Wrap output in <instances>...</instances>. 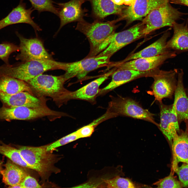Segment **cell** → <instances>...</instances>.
Instances as JSON below:
<instances>
[{
    "instance_id": "obj_7",
    "label": "cell",
    "mask_w": 188,
    "mask_h": 188,
    "mask_svg": "<svg viewBox=\"0 0 188 188\" xmlns=\"http://www.w3.org/2000/svg\"><path fill=\"white\" fill-rule=\"evenodd\" d=\"M110 57L105 56H95L85 57L79 61L68 62L63 75L67 80L77 77L80 80L84 78L90 72L100 68L105 67H113L114 62L110 60Z\"/></svg>"
},
{
    "instance_id": "obj_23",
    "label": "cell",
    "mask_w": 188,
    "mask_h": 188,
    "mask_svg": "<svg viewBox=\"0 0 188 188\" xmlns=\"http://www.w3.org/2000/svg\"><path fill=\"white\" fill-rule=\"evenodd\" d=\"M172 38L167 42V47L175 52L188 51V26L187 22L179 24L174 23Z\"/></svg>"
},
{
    "instance_id": "obj_16",
    "label": "cell",
    "mask_w": 188,
    "mask_h": 188,
    "mask_svg": "<svg viewBox=\"0 0 188 188\" xmlns=\"http://www.w3.org/2000/svg\"><path fill=\"white\" fill-rule=\"evenodd\" d=\"M160 122L158 127L170 141L180 132L179 123L175 109L173 104L167 105L160 102Z\"/></svg>"
},
{
    "instance_id": "obj_19",
    "label": "cell",
    "mask_w": 188,
    "mask_h": 188,
    "mask_svg": "<svg viewBox=\"0 0 188 188\" xmlns=\"http://www.w3.org/2000/svg\"><path fill=\"white\" fill-rule=\"evenodd\" d=\"M0 100L3 105L10 107L25 106L37 108L46 106L42 99L26 91L12 95L0 92Z\"/></svg>"
},
{
    "instance_id": "obj_34",
    "label": "cell",
    "mask_w": 188,
    "mask_h": 188,
    "mask_svg": "<svg viewBox=\"0 0 188 188\" xmlns=\"http://www.w3.org/2000/svg\"><path fill=\"white\" fill-rule=\"evenodd\" d=\"M20 184L22 188L42 187L34 178L28 174L25 177Z\"/></svg>"
},
{
    "instance_id": "obj_33",
    "label": "cell",
    "mask_w": 188,
    "mask_h": 188,
    "mask_svg": "<svg viewBox=\"0 0 188 188\" xmlns=\"http://www.w3.org/2000/svg\"><path fill=\"white\" fill-rule=\"evenodd\" d=\"M172 170L178 175L183 187H188V164L184 163L180 167L176 166Z\"/></svg>"
},
{
    "instance_id": "obj_4",
    "label": "cell",
    "mask_w": 188,
    "mask_h": 188,
    "mask_svg": "<svg viewBox=\"0 0 188 188\" xmlns=\"http://www.w3.org/2000/svg\"><path fill=\"white\" fill-rule=\"evenodd\" d=\"M143 25L138 24L124 31L110 35L97 48V55L111 57L115 53L126 45L145 36L142 34Z\"/></svg>"
},
{
    "instance_id": "obj_1",
    "label": "cell",
    "mask_w": 188,
    "mask_h": 188,
    "mask_svg": "<svg viewBox=\"0 0 188 188\" xmlns=\"http://www.w3.org/2000/svg\"><path fill=\"white\" fill-rule=\"evenodd\" d=\"M68 62L49 59L34 60L15 65L6 64L0 66V77H13L25 81L47 71L62 69L65 71Z\"/></svg>"
},
{
    "instance_id": "obj_29",
    "label": "cell",
    "mask_w": 188,
    "mask_h": 188,
    "mask_svg": "<svg viewBox=\"0 0 188 188\" xmlns=\"http://www.w3.org/2000/svg\"><path fill=\"white\" fill-rule=\"evenodd\" d=\"M109 188H135L136 185L130 179L127 178L116 176L112 179L104 180Z\"/></svg>"
},
{
    "instance_id": "obj_35",
    "label": "cell",
    "mask_w": 188,
    "mask_h": 188,
    "mask_svg": "<svg viewBox=\"0 0 188 188\" xmlns=\"http://www.w3.org/2000/svg\"><path fill=\"white\" fill-rule=\"evenodd\" d=\"M95 127L90 123L76 131L80 138L89 137L91 136L94 131Z\"/></svg>"
},
{
    "instance_id": "obj_37",
    "label": "cell",
    "mask_w": 188,
    "mask_h": 188,
    "mask_svg": "<svg viewBox=\"0 0 188 188\" xmlns=\"http://www.w3.org/2000/svg\"><path fill=\"white\" fill-rule=\"evenodd\" d=\"M124 4L128 6H131L135 0H123Z\"/></svg>"
},
{
    "instance_id": "obj_2",
    "label": "cell",
    "mask_w": 188,
    "mask_h": 188,
    "mask_svg": "<svg viewBox=\"0 0 188 188\" xmlns=\"http://www.w3.org/2000/svg\"><path fill=\"white\" fill-rule=\"evenodd\" d=\"M188 14L174 8L168 1L151 11L142 20V34L145 36L154 31L166 26L172 27L184 15Z\"/></svg>"
},
{
    "instance_id": "obj_22",
    "label": "cell",
    "mask_w": 188,
    "mask_h": 188,
    "mask_svg": "<svg viewBox=\"0 0 188 188\" xmlns=\"http://www.w3.org/2000/svg\"><path fill=\"white\" fill-rule=\"evenodd\" d=\"M172 168L180 162L188 164V132L181 130L173 139Z\"/></svg>"
},
{
    "instance_id": "obj_13",
    "label": "cell",
    "mask_w": 188,
    "mask_h": 188,
    "mask_svg": "<svg viewBox=\"0 0 188 188\" xmlns=\"http://www.w3.org/2000/svg\"><path fill=\"white\" fill-rule=\"evenodd\" d=\"M116 68L114 67L107 73L75 91H69L63 96L61 101L63 102L70 99H77L94 103L99 92L100 86L111 75L115 70Z\"/></svg>"
},
{
    "instance_id": "obj_14",
    "label": "cell",
    "mask_w": 188,
    "mask_h": 188,
    "mask_svg": "<svg viewBox=\"0 0 188 188\" xmlns=\"http://www.w3.org/2000/svg\"><path fill=\"white\" fill-rule=\"evenodd\" d=\"M169 0H135L130 6L125 8L119 18L125 20L128 25L136 20H141L152 10Z\"/></svg>"
},
{
    "instance_id": "obj_3",
    "label": "cell",
    "mask_w": 188,
    "mask_h": 188,
    "mask_svg": "<svg viewBox=\"0 0 188 188\" xmlns=\"http://www.w3.org/2000/svg\"><path fill=\"white\" fill-rule=\"evenodd\" d=\"M119 21L118 19L105 22L95 21L89 23L84 20L78 22L75 29L85 35L90 44V51L86 57H91L98 47L115 32L118 27L115 24Z\"/></svg>"
},
{
    "instance_id": "obj_8",
    "label": "cell",
    "mask_w": 188,
    "mask_h": 188,
    "mask_svg": "<svg viewBox=\"0 0 188 188\" xmlns=\"http://www.w3.org/2000/svg\"><path fill=\"white\" fill-rule=\"evenodd\" d=\"M25 161L42 174L50 171L55 161L54 155L47 151L46 146L40 147L22 146L18 149Z\"/></svg>"
},
{
    "instance_id": "obj_41",
    "label": "cell",
    "mask_w": 188,
    "mask_h": 188,
    "mask_svg": "<svg viewBox=\"0 0 188 188\" xmlns=\"http://www.w3.org/2000/svg\"><path fill=\"white\" fill-rule=\"evenodd\" d=\"M187 95L188 97V89L185 90Z\"/></svg>"
},
{
    "instance_id": "obj_40",
    "label": "cell",
    "mask_w": 188,
    "mask_h": 188,
    "mask_svg": "<svg viewBox=\"0 0 188 188\" xmlns=\"http://www.w3.org/2000/svg\"><path fill=\"white\" fill-rule=\"evenodd\" d=\"M185 123H186V129L187 130V131L188 132V120H187L185 122Z\"/></svg>"
},
{
    "instance_id": "obj_10",
    "label": "cell",
    "mask_w": 188,
    "mask_h": 188,
    "mask_svg": "<svg viewBox=\"0 0 188 188\" xmlns=\"http://www.w3.org/2000/svg\"><path fill=\"white\" fill-rule=\"evenodd\" d=\"M19 39L20 53L15 59L22 62L52 59L45 50L42 42L37 38L27 39L16 32Z\"/></svg>"
},
{
    "instance_id": "obj_38",
    "label": "cell",
    "mask_w": 188,
    "mask_h": 188,
    "mask_svg": "<svg viewBox=\"0 0 188 188\" xmlns=\"http://www.w3.org/2000/svg\"><path fill=\"white\" fill-rule=\"evenodd\" d=\"M115 4L118 5H122L124 4L123 0H111Z\"/></svg>"
},
{
    "instance_id": "obj_9",
    "label": "cell",
    "mask_w": 188,
    "mask_h": 188,
    "mask_svg": "<svg viewBox=\"0 0 188 188\" xmlns=\"http://www.w3.org/2000/svg\"><path fill=\"white\" fill-rule=\"evenodd\" d=\"M62 113L54 111L44 106L33 108L25 106L3 107L1 116L4 120H28L46 116H61Z\"/></svg>"
},
{
    "instance_id": "obj_20",
    "label": "cell",
    "mask_w": 188,
    "mask_h": 188,
    "mask_svg": "<svg viewBox=\"0 0 188 188\" xmlns=\"http://www.w3.org/2000/svg\"><path fill=\"white\" fill-rule=\"evenodd\" d=\"M184 73L182 69L178 70V81L174 92L173 104L177 114L179 124L188 120V97L183 83Z\"/></svg>"
},
{
    "instance_id": "obj_17",
    "label": "cell",
    "mask_w": 188,
    "mask_h": 188,
    "mask_svg": "<svg viewBox=\"0 0 188 188\" xmlns=\"http://www.w3.org/2000/svg\"><path fill=\"white\" fill-rule=\"evenodd\" d=\"M34 10L32 7L26 9L23 0H20L19 5L7 16L0 20V30L11 25L26 23L31 25L36 32L41 31L42 29L31 17V14Z\"/></svg>"
},
{
    "instance_id": "obj_27",
    "label": "cell",
    "mask_w": 188,
    "mask_h": 188,
    "mask_svg": "<svg viewBox=\"0 0 188 188\" xmlns=\"http://www.w3.org/2000/svg\"><path fill=\"white\" fill-rule=\"evenodd\" d=\"M0 154L5 156L13 162L21 167L33 169L23 158L18 149L2 142L0 144Z\"/></svg>"
},
{
    "instance_id": "obj_5",
    "label": "cell",
    "mask_w": 188,
    "mask_h": 188,
    "mask_svg": "<svg viewBox=\"0 0 188 188\" xmlns=\"http://www.w3.org/2000/svg\"><path fill=\"white\" fill-rule=\"evenodd\" d=\"M66 81L63 75L55 76L41 74L26 82L32 90L39 95L50 97L56 101H60L69 91L64 86Z\"/></svg>"
},
{
    "instance_id": "obj_11",
    "label": "cell",
    "mask_w": 188,
    "mask_h": 188,
    "mask_svg": "<svg viewBox=\"0 0 188 188\" xmlns=\"http://www.w3.org/2000/svg\"><path fill=\"white\" fill-rule=\"evenodd\" d=\"M178 70L174 69L169 71L161 70L153 76L152 86L153 94L160 103L165 98H172L177 86L176 77Z\"/></svg>"
},
{
    "instance_id": "obj_26",
    "label": "cell",
    "mask_w": 188,
    "mask_h": 188,
    "mask_svg": "<svg viewBox=\"0 0 188 188\" xmlns=\"http://www.w3.org/2000/svg\"><path fill=\"white\" fill-rule=\"evenodd\" d=\"M22 91L33 94L31 88L25 81L11 77H0V92L12 95Z\"/></svg>"
},
{
    "instance_id": "obj_6",
    "label": "cell",
    "mask_w": 188,
    "mask_h": 188,
    "mask_svg": "<svg viewBox=\"0 0 188 188\" xmlns=\"http://www.w3.org/2000/svg\"><path fill=\"white\" fill-rule=\"evenodd\" d=\"M107 111L115 117L123 116L141 119L152 123L158 126L154 118V115L142 108L133 99L119 96L113 98L109 103Z\"/></svg>"
},
{
    "instance_id": "obj_30",
    "label": "cell",
    "mask_w": 188,
    "mask_h": 188,
    "mask_svg": "<svg viewBox=\"0 0 188 188\" xmlns=\"http://www.w3.org/2000/svg\"><path fill=\"white\" fill-rule=\"evenodd\" d=\"M172 170L167 176L159 180L153 184L157 188H180L183 186L180 181L174 177Z\"/></svg>"
},
{
    "instance_id": "obj_15",
    "label": "cell",
    "mask_w": 188,
    "mask_h": 188,
    "mask_svg": "<svg viewBox=\"0 0 188 188\" xmlns=\"http://www.w3.org/2000/svg\"><path fill=\"white\" fill-rule=\"evenodd\" d=\"M161 70L158 68L146 71L133 70H116L111 75L110 82L103 89H100L98 94H102L110 91L123 84L137 79L143 77H151L159 73Z\"/></svg>"
},
{
    "instance_id": "obj_18",
    "label": "cell",
    "mask_w": 188,
    "mask_h": 188,
    "mask_svg": "<svg viewBox=\"0 0 188 188\" xmlns=\"http://www.w3.org/2000/svg\"><path fill=\"white\" fill-rule=\"evenodd\" d=\"M85 0H70L64 3H57L60 25L57 33L66 24L83 19L84 10L81 8Z\"/></svg>"
},
{
    "instance_id": "obj_28",
    "label": "cell",
    "mask_w": 188,
    "mask_h": 188,
    "mask_svg": "<svg viewBox=\"0 0 188 188\" xmlns=\"http://www.w3.org/2000/svg\"><path fill=\"white\" fill-rule=\"evenodd\" d=\"M33 8L40 13L44 11L51 12L58 15V8L52 0H29Z\"/></svg>"
},
{
    "instance_id": "obj_39",
    "label": "cell",
    "mask_w": 188,
    "mask_h": 188,
    "mask_svg": "<svg viewBox=\"0 0 188 188\" xmlns=\"http://www.w3.org/2000/svg\"><path fill=\"white\" fill-rule=\"evenodd\" d=\"M9 187L11 188H21L22 187L20 184V183L17 184L15 185Z\"/></svg>"
},
{
    "instance_id": "obj_36",
    "label": "cell",
    "mask_w": 188,
    "mask_h": 188,
    "mask_svg": "<svg viewBox=\"0 0 188 188\" xmlns=\"http://www.w3.org/2000/svg\"><path fill=\"white\" fill-rule=\"evenodd\" d=\"M169 1L171 3L188 6V0H169Z\"/></svg>"
},
{
    "instance_id": "obj_24",
    "label": "cell",
    "mask_w": 188,
    "mask_h": 188,
    "mask_svg": "<svg viewBox=\"0 0 188 188\" xmlns=\"http://www.w3.org/2000/svg\"><path fill=\"white\" fill-rule=\"evenodd\" d=\"M5 168L0 171L2 181L5 184L11 187L22 181L28 174L19 165L8 160L5 164Z\"/></svg>"
},
{
    "instance_id": "obj_21",
    "label": "cell",
    "mask_w": 188,
    "mask_h": 188,
    "mask_svg": "<svg viewBox=\"0 0 188 188\" xmlns=\"http://www.w3.org/2000/svg\"><path fill=\"white\" fill-rule=\"evenodd\" d=\"M170 33L167 31L155 42L141 50L131 54L122 60L119 61L123 63L141 58L151 57L162 55L170 50L167 47V39Z\"/></svg>"
},
{
    "instance_id": "obj_25",
    "label": "cell",
    "mask_w": 188,
    "mask_h": 188,
    "mask_svg": "<svg viewBox=\"0 0 188 188\" xmlns=\"http://www.w3.org/2000/svg\"><path fill=\"white\" fill-rule=\"evenodd\" d=\"M89 0L91 3L94 15L100 19L111 14L121 15L125 8L122 5L115 4L111 0Z\"/></svg>"
},
{
    "instance_id": "obj_31",
    "label": "cell",
    "mask_w": 188,
    "mask_h": 188,
    "mask_svg": "<svg viewBox=\"0 0 188 188\" xmlns=\"http://www.w3.org/2000/svg\"><path fill=\"white\" fill-rule=\"evenodd\" d=\"M19 51V47L12 43L5 42L0 44V59L6 64H9V59L12 53Z\"/></svg>"
},
{
    "instance_id": "obj_12",
    "label": "cell",
    "mask_w": 188,
    "mask_h": 188,
    "mask_svg": "<svg viewBox=\"0 0 188 188\" xmlns=\"http://www.w3.org/2000/svg\"><path fill=\"white\" fill-rule=\"evenodd\" d=\"M176 56V52L171 50L154 57L139 58L123 63L115 62L114 66L117 70L128 69L146 71L158 68L166 60Z\"/></svg>"
},
{
    "instance_id": "obj_32",
    "label": "cell",
    "mask_w": 188,
    "mask_h": 188,
    "mask_svg": "<svg viewBox=\"0 0 188 188\" xmlns=\"http://www.w3.org/2000/svg\"><path fill=\"white\" fill-rule=\"evenodd\" d=\"M80 138L77 131L70 133L52 144L46 146L47 151H50L60 146Z\"/></svg>"
}]
</instances>
